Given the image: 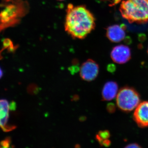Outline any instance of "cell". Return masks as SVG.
<instances>
[{
    "label": "cell",
    "instance_id": "9c48e42d",
    "mask_svg": "<svg viewBox=\"0 0 148 148\" xmlns=\"http://www.w3.org/2000/svg\"><path fill=\"white\" fill-rule=\"evenodd\" d=\"M118 85L115 82L109 81L105 84L102 90L103 101H110L116 97L118 93Z\"/></svg>",
    "mask_w": 148,
    "mask_h": 148
},
{
    "label": "cell",
    "instance_id": "9a60e30c",
    "mask_svg": "<svg viewBox=\"0 0 148 148\" xmlns=\"http://www.w3.org/2000/svg\"><path fill=\"white\" fill-rule=\"evenodd\" d=\"M125 148H141V146L137 143H132V144H129L127 145Z\"/></svg>",
    "mask_w": 148,
    "mask_h": 148
},
{
    "label": "cell",
    "instance_id": "8fae6325",
    "mask_svg": "<svg viewBox=\"0 0 148 148\" xmlns=\"http://www.w3.org/2000/svg\"><path fill=\"white\" fill-rule=\"evenodd\" d=\"M107 110L108 112L113 113L116 111L115 105L113 103H110L108 104L107 106Z\"/></svg>",
    "mask_w": 148,
    "mask_h": 148
},
{
    "label": "cell",
    "instance_id": "ba28073f",
    "mask_svg": "<svg viewBox=\"0 0 148 148\" xmlns=\"http://www.w3.org/2000/svg\"><path fill=\"white\" fill-rule=\"evenodd\" d=\"M125 28V25L123 24L112 25L107 28L106 36L112 42H120L125 38L126 35Z\"/></svg>",
    "mask_w": 148,
    "mask_h": 148
},
{
    "label": "cell",
    "instance_id": "ac0fdd59",
    "mask_svg": "<svg viewBox=\"0 0 148 148\" xmlns=\"http://www.w3.org/2000/svg\"><path fill=\"white\" fill-rule=\"evenodd\" d=\"M57 1H64V0H57Z\"/></svg>",
    "mask_w": 148,
    "mask_h": 148
},
{
    "label": "cell",
    "instance_id": "277c9868",
    "mask_svg": "<svg viewBox=\"0 0 148 148\" xmlns=\"http://www.w3.org/2000/svg\"><path fill=\"white\" fill-rule=\"evenodd\" d=\"M99 67L98 64L92 59H88L82 64L80 69L82 78L87 82L94 80L98 76Z\"/></svg>",
    "mask_w": 148,
    "mask_h": 148
},
{
    "label": "cell",
    "instance_id": "4fadbf2b",
    "mask_svg": "<svg viewBox=\"0 0 148 148\" xmlns=\"http://www.w3.org/2000/svg\"><path fill=\"white\" fill-rule=\"evenodd\" d=\"M107 70L110 73H113L115 72L116 67L114 64H110L107 67Z\"/></svg>",
    "mask_w": 148,
    "mask_h": 148
},
{
    "label": "cell",
    "instance_id": "6da1fadb",
    "mask_svg": "<svg viewBox=\"0 0 148 148\" xmlns=\"http://www.w3.org/2000/svg\"><path fill=\"white\" fill-rule=\"evenodd\" d=\"M66 12L65 30L73 38H84L95 29V17L84 6L70 4Z\"/></svg>",
    "mask_w": 148,
    "mask_h": 148
},
{
    "label": "cell",
    "instance_id": "5bb4252c",
    "mask_svg": "<svg viewBox=\"0 0 148 148\" xmlns=\"http://www.w3.org/2000/svg\"><path fill=\"white\" fill-rule=\"evenodd\" d=\"M111 142L110 140L109 139H106V140H104L101 143V146H104L106 147H109L110 145Z\"/></svg>",
    "mask_w": 148,
    "mask_h": 148
},
{
    "label": "cell",
    "instance_id": "7c38bea8",
    "mask_svg": "<svg viewBox=\"0 0 148 148\" xmlns=\"http://www.w3.org/2000/svg\"><path fill=\"white\" fill-rule=\"evenodd\" d=\"M69 70L72 75H73L79 71V68L77 66H72L69 68Z\"/></svg>",
    "mask_w": 148,
    "mask_h": 148
},
{
    "label": "cell",
    "instance_id": "8992f818",
    "mask_svg": "<svg viewBox=\"0 0 148 148\" xmlns=\"http://www.w3.org/2000/svg\"><path fill=\"white\" fill-rule=\"evenodd\" d=\"M110 56L112 60L115 63L124 64L128 62L131 58V51L127 46L121 45L113 48Z\"/></svg>",
    "mask_w": 148,
    "mask_h": 148
},
{
    "label": "cell",
    "instance_id": "52a82bcc",
    "mask_svg": "<svg viewBox=\"0 0 148 148\" xmlns=\"http://www.w3.org/2000/svg\"><path fill=\"white\" fill-rule=\"evenodd\" d=\"M133 119L139 127H148V101L138 105L133 114Z\"/></svg>",
    "mask_w": 148,
    "mask_h": 148
},
{
    "label": "cell",
    "instance_id": "2e32d148",
    "mask_svg": "<svg viewBox=\"0 0 148 148\" xmlns=\"http://www.w3.org/2000/svg\"><path fill=\"white\" fill-rule=\"evenodd\" d=\"M121 0H112V5H114L120 1Z\"/></svg>",
    "mask_w": 148,
    "mask_h": 148
},
{
    "label": "cell",
    "instance_id": "30bf717a",
    "mask_svg": "<svg viewBox=\"0 0 148 148\" xmlns=\"http://www.w3.org/2000/svg\"><path fill=\"white\" fill-rule=\"evenodd\" d=\"M110 137V133L108 130H101L98 132V135H96V140L99 142L100 145L104 140L109 139Z\"/></svg>",
    "mask_w": 148,
    "mask_h": 148
},
{
    "label": "cell",
    "instance_id": "5b68a950",
    "mask_svg": "<svg viewBox=\"0 0 148 148\" xmlns=\"http://www.w3.org/2000/svg\"><path fill=\"white\" fill-rule=\"evenodd\" d=\"M14 103L9 104L6 100H0V128L5 132L11 131L14 129L12 125L8 124L9 112L11 109H15Z\"/></svg>",
    "mask_w": 148,
    "mask_h": 148
},
{
    "label": "cell",
    "instance_id": "7a4b0ae2",
    "mask_svg": "<svg viewBox=\"0 0 148 148\" xmlns=\"http://www.w3.org/2000/svg\"><path fill=\"white\" fill-rule=\"evenodd\" d=\"M119 10L129 23L144 24L148 21V0L122 1Z\"/></svg>",
    "mask_w": 148,
    "mask_h": 148
},
{
    "label": "cell",
    "instance_id": "d6986e66",
    "mask_svg": "<svg viewBox=\"0 0 148 148\" xmlns=\"http://www.w3.org/2000/svg\"><path fill=\"white\" fill-rule=\"evenodd\" d=\"M147 52H148V48Z\"/></svg>",
    "mask_w": 148,
    "mask_h": 148
},
{
    "label": "cell",
    "instance_id": "e0dca14e",
    "mask_svg": "<svg viewBox=\"0 0 148 148\" xmlns=\"http://www.w3.org/2000/svg\"><path fill=\"white\" fill-rule=\"evenodd\" d=\"M3 76V71L0 68V79Z\"/></svg>",
    "mask_w": 148,
    "mask_h": 148
},
{
    "label": "cell",
    "instance_id": "3957f363",
    "mask_svg": "<svg viewBox=\"0 0 148 148\" xmlns=\"http://www.w3.org/2000/svg\"><path fill=\"white\" fill-rule=\"evenodd\" d=\"M140 102V94L132 87L126 86L122 88L117 95V106L125 112H129L134 110Z\"/></svg>",
    "mask_w": 148,
    "mask_h": 148
}]
</instances>
